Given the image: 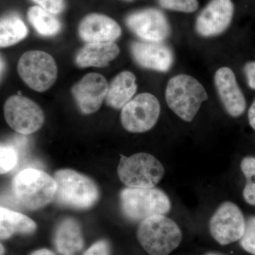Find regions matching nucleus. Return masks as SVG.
<instances>
[{
	"instance_id": "1a4fd4ad",
	"label": "nucleus",
	"mask_w": 255,
	"mask_h": 255,
	"mask_svg": "<svg viewBox=\"0 0 255 255\" xmlns=\"http://www.w3.org/2000/svg\"><path fill=\"white\" fill-rule=\"evenodd\" d=\"M4 118L11 128L29 135L41 128L44 114L36 102L21 95L10 97L4 106Z\"/></svg>"
},
{
	"instance_id": "7ed1b4c3",
	"label": "nucleus",
	"mask_w": 255,
	"mask_h": 255,
	"mask_svg": "<svg viewBox=\"0 0 255 255\" xmlns=\"http://www.w3.org/2000/svg\"><path fill=\"white\" fill-rule=\"evenodd\" d=\"M137 237L149 255H168L180 245L182 233L173 220L157 215L141 221Z\"/></svg>"
},
{
	"instance_id": "412c9836",
	"label": "nucleus",
	"mask_w": 255,
	"mask_h": 255,
	"mask_svg": "<svg viewBox=\"0 0 255 255\" xmlns=\"http://www.w3.org/2000/svg\"><path fill=\"white\" fill-rule=\"evenodd\" d=\"M28 34L26 25L18 16L8 15L1 18L0 22V46L6 48L13 46Z\"/></svg>"
},
{
	"instance_id": "423d86ee",
	"label": "nucleus",
	"mask_w": 255,
	"mask_h": 255,
	"mask_svg": "<svg viewBox=\"0 0 255 255\" xmlns=\"http://www.w3.org/2000/svg\"><path fill=\"white\" fill-rule=\"evenodd\" d=\"M120 156L117 172L128 188H154L164 177L163 165L150 154L139 152L130 157Z\"/></svg>"
},
{
	"instance_id": "c756f323",
	"label": "nucleus",
	"mask_w": 255,
	"mask_h": 255,
	"mask_svg": "<svg viewBox=\"0 0 255 255\" xmlns=\"http://www.w3.org/2000/svg\"><path fill=\"white\" fill-rule=\"evenodd\" d=\"M243 70H244L248 86L252 90H255V61L246 63Z\"/></svg>"
},
{
	"instance_id": "ddd939ff",
	"label": "nucleus",
	"mask_w": 255,
	"mask_h": 255,
	"mask_svg": "<svg viewBox=\"0 0 255 255\" xmlns=\"http://www.w3.org/2000/svg\"><path fill=\"white\" fill-rule=\"evenodd\" d=\"M109 85L103 75L87 74L72 88L74 99L82 113L91 114L100 110L108 93Z\"/></svg>"
},
{
	"instance_id": "aec40b11",
	"label": "nucleus",
	"mask_w": 255,
	"mask_h": 255,
	"mask_svg": "<svg viewBox=\"0 0 255 255\" xmlns=\"http://www.w3.org/2000/svg\"><path fill=\"white\" fill-rule=\"evenodd\" d=\"M36 229V223L28 216L6 208L0 209V237L1 240L7 239L15 233L31 234Z\"/></svg>"
},
{
	"instance_id": "b1692460",
	"label": "nucleus",
	"mask_w": 255,
	"mask_h": 255,
	"mask_svg": "<svg viewBox=\"0 0 255 255\" xmlns=\"http://www.w3.org/2000/svg\"><path fill=\"white\" fill-rule=\"evenodd\" d=\"M159 4L164 9L192 13L199 8L198 0H158Z\"/></svg>"
},
{
	"instance_id": "20e7f679",
	"label": "nucleus",
	"mask_w": 255,
	"mask_h": 255,
	"mask_svg": "<svg viewBox=\"0 0 255 255\" xmlns=\"http://www.w3.org/2000/svg\"><path fill=\"white\" fill-rule=\"evenodd\" d=\"M54 179L57 183L55 201L60 205L86 209L98 201V187L90 178L73 169H65L57 171Z\"/></svg>"
},
{
	"instance_id": "dca6fc26",
	"label": "nucleus",
	"mask_w": 255,
	"mask_h": 255,
	"mask_svg": "<svg viewBox=\"0 0 255 255\" xmlns=\"http://www.w3.org/2000/svg\"><path fill=\"white\" fill-rule=\"evenodd\" d=\"M79 34L87 43L114 42L122 35V28L117 21L109 16L92 14L80 23Z\"/></svg>"
},
{
	"instance_id": "f3484780",
	"label": "nucleus",
	"mask_w": 255,
	"mask_h": 255,
	"mask_svg": "<svg viewBox=\"0 0 255 255\" xmlns=\"http://www.w3.org/2000/svg\"><path fill=\"white\" fill-rule=\"evenodd\" d=\"M119 53L120 48L114 42L88 43L78 52L75 63L80 68H102L116 59Z\"/></svg>"
},
{
	"instance_id": "6ab92c4d",
	"label": "nucleus",
	"mask_w": 255,
	"mask_h": 255,
	"mask_svg": "<svg viewBox=\"0 0 255 255\" xmlns=\"http://www.w3.org/2000/svg\"><path fill=\"white\" fill-rule=\"evenodd\" d=\"M136 78L131 72L124 71L114 78L109 85L106 102L117 110L123 109L137 91Z\"/></svg>"
},
{
	"instance_id": "a211bd4d",
	"label": "nucleus",
	"mask_w": 255,
	"mask_h": 255,
	"mask_svg": "<svg viewBox=\"0 0 255 255\" xmlns=\"http://www.w3.org/2000/svg\"><path fill=\"white\" fill-rule=\"evenodd\" d=\"M55 246L62 255H75L83 248L81 228L75 219H64L55 231Z\"/></svg>"
},
{
	"instance_id": "5701e85b",
	"label": "nucleus",
	"mask_w": 255,
	"mask_h": 255,
	"mask_svg": "<svg viewBox=\"0 0 255 255\" xmlns=\"http://www.w3.org/2000/svg\"><path fill=\"white\" fill-rule=\"evenodd\" d=\"M17 153L12 146L1 145L0 148V172L7 173L14 169L17 162Z\"/></svg>"
},
{
	"instance_id": "2eb2a0df",
	"label": "nucleus",
	"mask_w": 255,
	"mask_h": 255,
	"mask_svg": "<svg viewBox=\"0 0 255 255\" xmlns=\"http://www.w3.org/2000/svg\"><path fill=\"white\" fill-rule=\"evenodd\" d=\"M130 52L134 60L144 68L165 73L173 65V53L162 43L134 41L130 45Z\"/></svg>"
},
{
	"instance_id": "393cba45",
	"label": "nucleus",
	"mask_w": 255,
	"mask_h": 255,
	"mask_svg": "<svg viewBox=\"0 0 255 255\" xmlns=\"http://www.w3.org/2000/svg\"><path fill=\"white\" fill-rule=\"evenodd\" d=\"M240 243L245 251L255 255V216L246 221V231Z\"/></svg>"
},
{
	"instance_id": "0eeeda50",
	"label": "nucleus",
	"mask_w": 255,
	"mask_h": 255,
	"mask_svg": "<svg viewBox=\"0 0 255 255\" xmlns=\"http://www.w3.org/2000/svg\"><path fill=\"white\" fill-rule=\"evenodd\" d=\"M18 73L23 81L36 92L46 91L58 78L54 58L41 50H29L21 55Z\"/></svg>"
},
{
	"instance_id": "cd10ccee",
	"label": "nucleus",
	"mask_w": 255,
	"mask_h": 255,
	"mask_svg": "<svg viewBox=\"0 0 255 255\" xmlns=\"http://www.w3.org/2000/svg\"><path fill=\"white\" fill-rule=\"evenodd\" d=\"M83 255H110V245L105 241L97 242Z\"/></svg>"
},
{
	"instance_id": "6e6552de",
	"label": "nucleus",
	"mask_w": 255,
	"mask_h": 255,
	"mask_svg": "<svg viewBox=\"0 0 255 255\" xmlns=\"http://www.w3.org/2000/svg\"><path fill=\"white\" fill-rule=\"evenodd\" d=\"M158 100L152 94L142 93L122 109L121 122L128 132L140 133L155 127L160 114Z\"/></svg>"
},
{
	"instance_id": "2f4dec72",
	"label": "nucleus",
	"mask_w": 255,
	"mask_h": 255,
	"mask_svg": "<svg viewBox=\"0 0 255 255\" xmlns=\"http://www.w3.org/2000/svg\"><path fill=\"white\" fill-rule=\"evenodd\" d=\"M31 255H55L53 252L47 249H41L33 252Z\"/></svg>"
},
{
	"instance_id": "4468645a",
	"label": "nucleus",
	"mask_w": 255,
	"mask_h": 255,
	"mask_svg": "<svg viewBox=\"0 0 255 255\" xmlns=\"http://www.w3.org/2000/svg\"><path fill=\"white\" fill-rule=\"evenodd\" d=\"M215 87L225 110L231 117L237 118L246 112L247 103L231 68L223 67L215 73Z\"/></svg>"
},
{
	"instance_id": "f8f14e48",
	"label": "nucleus",
	"mask_w": 255,
	"mask_h": 255,
	"mask_svg": "<svg viewBox=\"0 0 255 255\" xmlns=\"http://www.w3.org/2000/svg\"><path fill=\"white\" fill-rule=\"evenodd\" d=\"M233 14L231 0H211L196 18V31L206 38L219 36L229 27Z\"/></svg>"
},
{
	"instance_id": "4be33fe9",
	"label": "nucleus",
	"mask_w": 255,
	"mask_h": 255,
	"mask_svg": "<svg viewBox=\"0 0 255 255\" xmlns=\"http://www.w3.org/2000/svg\"><path fill=\"white\" fill-rule=\"evenodd\" d=\"M28 18L32 26L42 36H53L57 34L61 28L58 18L39 6L30 8L28 11Z\"/></svg>"
},
{
	"instance_id": "a878e982",
	"label": "nucleus",
	"mask_w": 255,
	"mask_h": 255,
	"mask_svg": "<svg viewBox=\"0 0 255 255\" xmlns=\"http://www.w3.org/2000/svg\"><path fill=\"white\" fill-rule=\"evenodd\" d=\"M33 1L52 14H59L65 7L64 0H33Z\"/></svg>"
},
{
	"instance_id": "473e14b6",
	"label": "nucleus",
	"mask_w": 255,
	"mask_h": 255,
	"mask_svg": "<svg viewBox=\"0 0 255 255\" xmlns=\"http://www.w3.org/2000/svg\"><path fill=\"white\" fill-rule=\"evenodd\" d=\"M4 253V248H3L2 245H1V255H3Z\"/></svg>"
},
{
	"instance_id": "f257e3e1",
	"label": "nucleus",
	"mask_w": 255,
	"mask_h": 255,
	"mask_svg": "<svg viewBox=\"0 0 255 255\" xmlns=\"http://www.w3.org/2000/svg\"><path fill=\"white\" fill-rule=\"evenodd\" d=\"M169 109L186 122L194 120L209 96L202 84L188 75L181 74L170 79L165 91Z\"/></svg>"
},
{
	"instance_id": "c85d7f7f",
	"label": "nucleus",
	"mask_w": 255,
	"mask_h": 255,
	"mask_svg": "<svg viewBox=\"0 0 255 255\" xmlns=\"http://www.w3.org/2000/svg\"><path fill=\"white\" fill-rule=\"evenodd\" d=\"M241 169L246 178L255 176V157L252 156L244 157L241 161Z\"/></svg>"
},
{
	"instance_id": "f03ea898",
	"label": "nucleus",
	"mask_w": 255,
	"mask_h": 255,
	"mask_svg": "<svg viewBox=\"0 0 255 255\" xmlns=\"http://www.w3.org/2000/svg\"><path fill=\"white\" fill-rule=\"evenodd\" d=\"M13 193L18 202L30 210L44 207L55 199L57 183L54 178L40 169L28 168L13 179Z\"/></svg>"
},
{
	"instance_id": "39448f33",
	"label": "nucleus",
	"mask_w": 255,
	"mask_h": 255,
	"mask_svg": "<svg viewBox=\"0 0 255 255\" xmlns=\"http://www.w3.org/2000/svg\"><path fill=\"white\" fill-rule=\"evenodd\" d=\"M121 206L124 216L135 221L167 214L172 207L169 196L156 188L124 189L121 193Z\"/></svg>"
},
{
	"instance_id": "9d476101",
	"label": "nucleus",
	"mask_w": 255,
	"mask_h": 255,
	"mask_svg": "<svg viewBox=\"0 0 255 255\" xmlns=\"http://www.w3.org/2000/svg\"><path fill=\"white\" fill-rule=\"evenodd\" d=\"M246 227V221L241 209L231 201L221 204L209 221L211 236L222 246L240 241Z\"/></svg>"
},
{
	"instance_id": "9b49d317",
	"label": "nucleus",
	"mask_w": 255,
	"mask_h": 255,
	"mask_svg": "<svg viewBox=\"0 0 255 255\" xmlns=\"http://www.w3.org/2000/svg\"><path fill=\"white\" fill-rule=\"evenodd\" d=\"M129 29L145 41L162 43L170 35V26L163 13L155 9L140 10L127 18Z\"/></svg>"
},
{
	"instance_id": "bb28decb",
	"label": "nucleus",
	"mask_w": 255,
	"mask_h": 255,
	"mask_svg": "<svg viewBox=\"0 0 255 255\" xmlns=\"http://www.w3.org/2000/svg\"><path fill=\"white\" fill-rule=\"evenodd\" d=\"M246 184L243 189L245 201L251 206H255V176L246 177Z\"/></svg>"
},
{
	"instance_id": "7c9ffc66",
	"label": "nucleus",
	"mask_w": 255,
	"mask_h": 255,
	"mask_svg": "<svg viewBox=\"0 0 255 255\" xmlns=\"http://www.w3.org/2000/svg\"><path fill=\"white\" fill-rule=\"evenodd\" d=\"M248 121L251 127L255 130V100L248 111Z\"/></svg>"
},
{
	"instance_id": "72a5a7b5",
	"label": "nucleus",
	"mask_w": 255,
	"mask_h": 255,
	"mask_svg": "<svg viewBox=\"0 0 255 255\" xmlns=\"http://www.w3.org/2000/svg\"><path fill=\"white\" fill-rule=\"evenodd\" d=\"M206 255H218V254H214V253H211V254H208Z\"/></svg>"
},
{
	"instance_id": "f704fd0d",
	"label": "nucleus",
	"mask_w": 255,
	"mask_h": 255,
	"mask_svg": "<svg viewBox=\"0 0 255 255\" xmlns=\"http://www.w3.org/2000/svg\"><path fill=\"white\" fill-rule=\"evenodd\" d=\"M128 1H132V0H128Z\"/></svg>"
}]
</instances>
